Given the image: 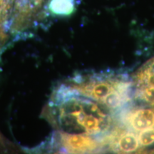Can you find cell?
I'll use <instances>...</instances> for the list:
<instances>
[{
  "label": "cell",
  "instance_id": "cell-1",
  "mask_svg": "<svg viewBox=\"0 0 154 154\" xmlns=\"http://www.w3.org/2000/svg\"><path fill=\"white\" fill-rule=\"evenodd\" d=\"M57 124L60 132L83 134L101 139L113 129L111 111L99 102L63 85L55 98Z\"/></svg>",
  "mask_w": 154,
  "mask_h": 154
},
{
  "label": "cell",
  "instance_id": "cell-2",
  "mask_svg": "<svg viewBox=\"0 0 154 154\" xmlns=\"http://www.w3.org/2000/svg\"><path fill=\"white\" fill-rule=\"evenodd\" d=\"M71 89L99 102L111 111H119L133 99L132 79L125 75L96 74L71 82Z\"/></svg>",
  "mask_w": 154,
  "mask_h": 154
},
{
  "label": "cell",
  "instance_id": "cell-3",
  "mask_svg": "<svg viewBox=\"0 0 154 154\" xmlns=\"http://www.w3.org/2000/svg\"><path fill=\"white\" fill-rule=\"evenodd\" d=\"M117 118L124 127L138 133L154 127V108L146 106L124 107Z\"/></svg>",
  "mask_w": 154,
  "mask_h": 154
},
{
  "label": "cell",
  "instance_id": "cell-4",
  "mask_svg": "<svg viewBox=\"0 0 154 154\" xmlns=\"http://www.w3.org/2000/svg\"><path fill=\"white\" fill-rule=\"evenodd\" d=\"M59 141L62 149L71 153H94L106 148L101 139L83 134L59 132Z\"/></svg>",
  "mask_w": 154,
  "mask_h": 154
},
{
  "label": "cell",
  "instance_id": "cell-5",
  "mask_svg": "<svg viewBox=\"0 0 154 154\" xmlns=\"http://www.w3.org/2000/svg\"><path fill=\"white\" fill-rule=\"evenodd\" d=\"M106 148L119 153L141 151L137 133L125 127H115L104 139Z\"/></svg>",
  "mask_w": 154,
  "mask_h": 154
},
{
  "label": "cell",
  "instance_id": "cell-6",
  "mask_svg": "<svg viewBox=\"0 0 154 154\" xmlns=\"http://www.w3.org/2000/svg\"><path fill=\"white\" fill-rule=\"evenodd\" d=\"M134 87L154 88V59L147 61L134 74Z\"/></svg>",
  "mask_w": 154,
  "mask_h": 154
},
{
  "label": "cell",
  "instance_id": "cell-7",
  "mask_svg": "<svg viewBox=\"0 0 154 154\" xmlns=\"http://www.w3.org/2000/svg\"><path fill=\"white\" fill-rule=\"evenodd\" d=\"M50 11L57 15H69L74 11V0H51Z\"/></svg>",
  "mask_w": 154,
  "mask_h": 154
},
{
  "label": "cell",
  "instance_id": "cell-8",
  "mask_svg": "<svg viewBox=\"0 0 154 154\" xmlns=\"http://www.w3.org/2000/svg\"><path fill=\"white\" fill-rule=\"evenodd\" d=\"M138 138L141 151H148L154 146V127L138 132Z\"/></svg>",
  "mask_w": 154,
  "mask_h": 154
},
{
  "label": "cell",
  "instance_id": "cell-9",
  "mask_svg": "<svg viewBox=\"0 0 154 154\" xmlns=\"http://www.w3.org/2000/svg\"><path fill=\"white\" fill-rule=\"evenodd\" d=\"M26 2V5H37L39 4L40 2L42 0H24Z\"/></svg>",
  "mask_w": 154,
  "mask_h": 154
}]
</instances>
